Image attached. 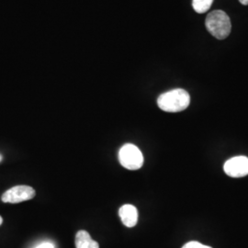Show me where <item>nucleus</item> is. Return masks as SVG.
Instances as JSON below:
<instances>
[{
    "label": "nucleus",
    "instance_id": "nucleus-1",
    "mask_svg": "<svg viewBox=\"0 0 248 248\" xmlns=\"http://www.w3.org/2000/svg\"><path fill=\"white\" fill-rule=\"evenodd\" d=\"M190 97L186 90L173 89L160 95L157 105L166 112H179L189 106Z\"/></svg>",
    "mask_w": 248,
    "mask_h": 248
},
{
    "label": "nucleus",
    "instance_id": "nucleus-2",
    "mask_svg": "<svg viewBox=\"0 0 248 248\" xmlns=\"http://www.w3.org/2000/svg\"><path fill=\"white\" fill-rule=\"evenodd\" d=\"M205 24L208 31L218 40L226 39L232 30L230 18L222 10H214L208 14Z\"/></svg>",
    "mask_w": 248,
    "mask_h": 248
},
{
    "label": "nucleus",
    "instance_id": "nucleus-3",
    "mask_svg": "<svg viewBox=\"0 0 248 248\" xmlns=\"http://www.w3.org/2000/svg\"><path fill=\"white\" fill-rule=\"evenodd\" d=\"M121 165L129 170H137L143 165V155L140 149L133 143H126L119 151Z\"/></svg>",
    "mask_w": 248,
    "mask_h": 248
},
{
    "label": "nucleus",
    "instance_id": "nucleus-4",
    "mask_svg": "<svg viewBox=\"0 0 248 248\" xmlns=\"http://www.w3.org/2000/svg\"><path fill=\"white\" fill-rule=\"evenodd\" d=\"M35 190L30 186H16L9 188L3 195L2 202L6 203H19L35 197Z\"/></svg>",
    "mask_w": 248,
    "mask_h": 248
},
{
    "label": "nucleus",
    "instance_id": "nucleus-5",
    "mask_svg": "<svg viewBox=\"0 0 248 248\" xmlns=\"http://www.w3.org/2000/svg\"><path fill=\"white\" fill-rule=\"evenodd\" d=\"M223 169L229 177H246L248 175V157L243 155L232 157L226 161Z\"/></svg>",
    "mask_w": 248,
    "mask_h": 248
},
{
    "label": "nucleus",
    "instance_id": "nucleus-6",
    "mask_svg": "<svg viewBox=\"0 0 248 248\" xmlns=\"http://www.w3.org/2000/svg\"><path fill=\"white\" fill-rule=\"evenodd\" d=\"M119 216L126 227H134L138 222V211L131 204H125L119 210Z\"/></svg>",
    "mask_w": 248,
    "mask_h": 248
},
{
    "label": "nucleus",
    "instance_id": "nucleus-7",
    "mask_svg": "<svg viewBox=\"0 0 248 248\" xmlns=\"http://www.w3.org/2000/svg\"><path fill=\"white\" fill-rule=\"evenodd\" d=\"M76 248H99V245L91 238L87 231L80 230L76 235Z\"/></svg>",
    "mask_w": 248,
    "mask_h": 248
},
{
    "label": "nucleus",
    "instance_id": "nucleus-8",
    "mask_svg": "<svg viewBox=\"0 0 248 248\" xmlns=\"http://www.w3.org/2000/svg\"><path fill=\"white\" fill-rule=\"evenodd\" d=\"M213 3V0H192L193 9L200 14L207 12L212 7Z\"/></svg>",
    "mask_w": 248,
    "mask_h": 248
},
{
    "label": "nucleus",
    "instance_id": "nucleus-9",
    "mask_svg": "<svg viewBox=\"0 0 248 248\" xmlns=\"http://www.w3.org/2000/svg\"><path fill=\"white\" fill-rule=\"evenodd\" d=\"M182 248H213L211 247H208V246H205L202 245L199 242H196V241H191V242H188L184 245V247Z\"/></svg>",
    "mask_w": 248,
    "mask_h": 248
},
{
    "label": "nucleus",
    "instance_id": "nucleus-10",
    "mask_svg": "<svg viewBox=\"0 0 248 248\" xmlns=\"http://www.w3.org/2000/svg\"><path fill=\"white\" fill-rule=\"evenodd\" d=\"M35 248H54V246H53L52 243L45 242V243H43V244L39 245V246H38V247H36Z\"/></svg>",
    "mask_w": 248,
    "mask_h": 248
},
{
    "label": "nucleus",
    "instance_id": "nucleus-11",
    "mask_svg": "<svg viewBox=\"0 0 248 248\" xmlns=\"http://www.w3.org/2000/svg\"><path fill=\"white\" fill-rule=\"evenodd\" d=\"M239 2L241 4L245 5V6H248V0H239Z\"/></svg>",
    "mask_w": 248,
    "mask_h": 248
},
{
    "label": "nucleus",
    "instance_id": "nucleus-12",
    "mask_svg": "<svg viewBox=\"0 0 248 248\" xmlns=\"http://www.w3.org/2000/svg\"><path fill=\"white\" fill-rule=\"evenodd\" d=\"M2 222H3V219H2V217L0 216V225L2 224Z\"/></svg>",
    "mask_w": 248,
    "mask_h": 248
},
{
    "label": "nucleus",
    "instance_id": "nucleus-13",
    "mask_svg": "<svg viewBox=\"0 0 248 248\" xmlns=\"http://www.w3.org/2000/svg\"><path fill=\"white\" fill-rule=\"evenodd\" d=\"M2 159H3V157H2V155H0V162H1V161H2Z\"/></svg>",
    "mask_w": 248,
    "mask_h": 248
}]
</instances>
